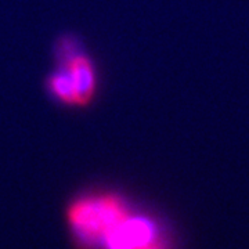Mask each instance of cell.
I'll use <instances>...</instances> for the list:
<instances>
[{"label": "cell", "instance_id": "cell-1", "mask_svg": "<svg viewBox=\"0 0 249 249\" xmlns=\"http://www.w3.org/2000/svg\"><path fill=\"white\" fill-rule=\"evenodd\" d=\"M65 224L76 249H172L160 217L114 188H90L65 208Z\"/></svg>", "mask_w": 249, "mask_h": 249}, {"label": "cell", "instance_id": "cell-2", "mask_svg": "<svg viewBox=\"0 0 249 249\" xmlns=\"http://www.w3.org/2000/svg\"><path fill=\"white\" fill-rule=\"evenodd\" d=\"M57 62L68 70L71 75L76 94L78 107H89L97 93V70L89 54L83 50L73 36H62L55 45Z\"/></svg>", "mask_w": 249, "mask_h": 249}, {"label": "cell", "instance_id": "cell-3", "mask_svg": "<svg viewBox=\"0 0 249 249\" xmlns=\"http://www.w3.org/2000/svg\"><path fill=\"white\" fill-rule=\"evenodd\" d=\"M46 90L52 100L57 101L64 107L79 108L78 107V94L73 85L71 75L68 70L61 62H57V67L46 79Z\"/></svg>", "mask_w": 249, "mask_h": 249}]
</instances>
